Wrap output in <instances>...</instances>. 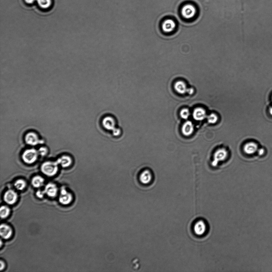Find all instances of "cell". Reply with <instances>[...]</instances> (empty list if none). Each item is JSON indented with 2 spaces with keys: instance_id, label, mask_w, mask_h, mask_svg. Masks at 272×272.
I'll use <instances>...</instances> for the list:
<instances>
[{
  "instance_id": "cell-1",
  "label": "cell",
  "mask_w": 272,
  "mask_h": 272,
  "mask_svg": "<svg viewBox=\"0 0 272 272\" xmlns=\"http://www.w3.org/2000/svg\"><path fill=\"white\" fill-rule=\"evenodd\" d=\"M58 162L47 161L41 166V171L46 175L52 177L55 175L58 171Z\"/></svg>"
},
{
  "instance_id": "cell-2",
  "label": "cell",
  "mask_w": 272,
  "mask_h": 272,
  "mask_svg": "<svg viewBox=\"0 0 272 272\" xmlns=\"http://www.w3.org/2000/svg\"><path fill=\"white\" fill-rule=\"evenodd\" d=\"M103 125L106 129L112 130L114 136H119L121 133V130L115 127L116 122L115 119L111 116L104 118L103 120Z\"/></svg>"
},
{
  "instance_id": "cell-3",
  "label": "cell",
  "mask_w": 272,
  "mask_h": 272,
  "mask_svg": "<svg viewBox=\"0 0 272 272\" xmlns=\"http://www.w3.org/2000/svg\"><path fill=\"white\" fill-rule=\"evenodd\" d=\"M38 154V151L36 149H27L22 154V160L25 163L30 164L33 163L37 160Z\"/></svg>"
},
{
  "instance_id": "cell-4",
  "label": "cell",
  "mask_w": 272,
  "mask_h": 272,
  "mask_svg": "<svg viewBox=\"0 0 272 272\" xmlns=\"http://www.w3.org/2000/svg\"><path fill=\"white\" fill-rule=\"evenodd\" d=\"M181 13L183 17L190 19L195 16L197 13V9L194 5L187 4L182 7Z\"/></svg>"
},
{
  "instance_id": "cell-5",
  "label": "cell",
  "mask_w": 272,
  "mask_h": 272,
  "mask_svg": "<svg viewBox=\"0 0 272 272\" xmlns=\"http://www.w3.org/2000/svg\"><path fill=\"white\" fill-rule=\"evenodd\" d=\"M227 155L228 153L226 149H218L215 153L214 160L212 163V166L215 167L218 165V163L220 161H224L226 158Z\"/></svg>"
},
{
  "instance_id": "cell-6",
  "label": "cell",
  "mask_w": 272,
  "mask_h": 272,
  "mask_svg": "<svg viewBox=\"0 0 272 272\" xmlns=\"http://www.w3.org/2000/svg\"><path fill=\"white\" fill-rule=\"evenodd\" d=\"M193 230L196 235H203L207 230V225L205 221L200 220L196 221L194 224Z\"/></svg>"
},
{
  "instance_id": "cell-7",
  "label": "cell",
  "mask_w": 272,
  "mask_h": 272,
  "mask_svg": "<svg viewBox=\"0 0 272 272\" xmlns=\"http://www.w3.org/2000/svg\"><path fill=\"white\" fill-rule=\"evenodd\" d=\"M73 199L72 195L68 192L64 187L61 188L59 197V201L63 205H67L71 203Z\"/></svg>"
},
{
  "instance_id": "cell-8",
  "label": "cell",
  "mask_w": 272,
  "mask_h": 272,
  "mask_svg": "<svg viewBox=\"0 0 272 272\" xmlns=\"http://www.w3.org/2000/svg\"><path fill=\"white\" fill-rule=\"evenodd\" d=\"M25 142L27 144L30 145H36L42 143L37 135L34 132H29L25 136Z\"/></svg>"
},
{
  "instance_id": "cell-9",
  "label": "cell",
  "mask_w": 272,
  "mask_h": 272,
  "mask_svg": "<svg viewBox=\"0 0 272 272\" xmlns=\"http://www.w3.org/2000/svg\"><path fill=\"white\" fill-rule=\"evenodd\" d=\"M18 195L16 193L12 190H8L5 193L4 200L8 205H13L17 200Z\"/></svg>"
},
{
  "instance_id": "cell-10",
  "label": "cell",
  "mask_w": 272,
  "mask_h": 272,
  "mask_svg": "<svg viewBox=\"0 0 272 272\" xmlns=\"http://www.w3.org/2000/svg\"><path fill=\"white\" fill-rule=\"evenodd\" d=\"M13 231L9 226L2 224L0 227V234L1 237L5 240L8 239L12 236Z\"/></svg>"
},
{
  "instance_id": "cell-11",
  "label": "cell",
  "mask_w": 272,
  "mask_h": 272,
  "mask_svg": "<svg viewBox=\"0 0 272 272\" xmlns=\"http://www.w3.org/2000/svg\"><path fill=\"white\" fill-rule=\"evenodd\" d=\"M153 178L152 174L149 170L142 172L139 176V180L142 184H148L150 183Z\"/></svg>"
},
{
  "instance_id": "cell-12",
  "label": "cell",
  "mask_w": 272,
  "mask_h": 272,
  "mask_svg": "<svg viewBox=\"0 0 272 272\" xmlns=\"http://www.w3.org/2000/svg\"><path fill=\"white\" fill-rule=\"evenodd\" d=\"M176 26L175 22L173 20L171 19H167L162 24V30L165 32L170 33L175 30Z\"/></svg>"
},
{
  "instance_id": "cell-13",
  "label": "cell",
  "mask_w": 272,
  "mask_h": 272,
  "mask_svg": "<svg viewBox=\"0 0 272 272\" xmlns=\"http://www.w3.org/2000/svg\"><path fill=\"white\" fill-rule=\"evenodd\" d=\"M258 145L254 142H250L245 144L244 150L246 154L252 155L258 151Z\"/></svg>"
},
{
  "instance_id": "cell-14",
  "label": "cell",
  "mask_w": 272,
  "mask_h": 272,
  "mask_svg": "<svg viewBox=\"0 0 272 272\" xmlns=\"http://www.w3.org/2000/svg\"><path fill=\"white\" fill-rule=\"evenodd\" d=\"M58 190V188L55 184L50 183L46 186L44 191L49 197L53 198L57 195Z\"/></svg>"
},
{
  "instance_id": "cell-15",
  "label": "cell",
  "mask_w": 272,
  "mask_h": 272,
  "mask_svg": "<svg viewBox=\"0 0 272 272\" xmlns=\"http://www.w3.org/2000/svg\"><path fill=\"white\" fill-rule=\"evenodd\" d=\"M194 127L193 124L191 121H187L183 124L182 127V133L184 136H188L192 134Z\"/></svg>"
},
{
  "instance_id": "cell-16",
  "label": "cell",
  "mask_w": 272,
  "mask_h": 272,
  "mask_svg": "<svg viewBox=\"0 0 272 272\" xmlns=\"http://www.w3.org/2000/svg\"><path fill=\"white\" fill-rule=\"evenodd\" d=\"M206 111L204 109L198 108L195 109L193 113V117L194 119L197 121H201L206 117Z\"/></svg>"
},
{
  "instance_id": "cell-17",
  "label": "cell",
  "mask_w": 272,
  "mask_h": 272,
  "mask_svg": "<svg viewBox=\"0 0 272 272\" xmlns=\"http://www.w3.org/2000/svg\"><path fill=\"white\" fill-rule=\"evenodd\" d=\"M174 88L177 93L184 94L187 93L188 88L186 83L183 81H178L174 85Z\"/></svg>"
},
{
  "instance_id": "cell-18",
  "label": "cell",
  "mask_w": 272,
  "mask_h": 272,
  "mask_svg": "<svg viewBox=\"0 0 272 272\" xmlns=\"http://www.w3.org/2000/svg\"><path fill=\"white\" fill-rule=\"evenodd\" d=\"M58 164H60L63 167L65 168L69 167L72 163V161L70 156L64 155L57 160Z\"/></svg>"
},
{
  "instance_id": "cell-19",
  "label": "cell",
  "mask_w": 272,
  "mask_h": 272,
  "mask_svg": "<svg viewBox=\"0 0 272 272\" xmlns=\"http://www.w3.org/2000/svg\"><path fill=\"white\" fill-rule=\"evenodd\" d=\"M44 180L40 176L34 177L31 180V184L35 188H39L42 187L44 183Z\"/></svg>"
},
{
  "instance_id": "cell-20",
  "label": "cell",
  "mask_w": 272,
  "mask_h": 272,
  "mask_svg": "<svg viewBox=\"0 0 272 272\" xmlns=\"http://www.w3.org/2000/svg\"><path fill=\"white\" fill-rule=\"evenodd\" d=\"M37 4L41 8L47 9L52 5V0H37Z\"/></svg>"
},
{
  "instance_id": "cell-21",
  "label": "cell",
  "mask_w": 272,
  "mask_h": 272,
  "mask_svg": "<svg viewBox=\"0 0 272 272\" xmlns=\"http://www.w3.org/2000/svg\"><path fill=\"white\" fill-rule=\"evenodd\" d=\"M10 213V210L7 206H1L0 209V215L1 218L4 219L8 217Z\"/></svg>"
},
{
  "instance_id": "cell-22",
  "label": "cell",
  "mask_w": 272,
  "mask_h": 272,
  "mask_svg": "<svg viewBox=\"0 0 272 272\" xmlns=\"http://www.w3.org/2000/svg\"><path fill=\"white\" fill-rule=\"evenodd\" d=\"M14 186L18 190H22L26 187V183L22 179H19L14 183Z\"/></svg>"
},
{
  "instance_id": "cell-23",
  "label": "cell",
  "mask_w": 272,
  "mask_h": 272,
  "mask_svg": "<svg viewBox=\"0 0 272 272\" xmlns=\"http://www.w3.org/2000/svg\"><path fill=\"white\" fill-rule=\"evenodd\" d=\"M207 119L209 123L214 124L217 122L218 121V117L215 114L212 113L209 115Z\"/></svg>"
},
{
  "instance_id": "cell-24",
  "label": "cell",
  "mask_w": 272,
  "mask_h": 272,
  "mask_svg": "<svg viewBox=\"0 0 272 272\" xmlns=\"http://www.w3.org/2000/svg\"><path fill=\"white\" fill-rule=\"evenodd\" d=\"M180 115L182 118L184 119H187L190 115L189 110L187 109H184L181 110Z\"/></svg>"
},
{
  "instance_id": "cell-25",
  "label": "cell",
  "mask_w": 272,
  "mask_h": 272,
  "mask_svg": "<svg viewBox=\"0 0 272 272\" xmlns=\"http://www.w3.org/2000/svg\"><path fill=\"white\" fill-rule=\"evenodd\" d=\"M48 151L47 148L42 147L39 149L38 154L42 156H45L48 153Z\"/></svg>"
},
{
  "instance_id": "cell-26",
  "label": "cell",
  "mask_w": 272,
  "mask_h": 272,
  "mask_svg": "<svg viewBox=\"0 0 272 272\" xmlns=\"http://www.w3.org/2000/svg\"><path fill=\"white\" fill-rule=\"evenodd\" d=\"M44 194H45L44 191H41L40 190H38L36 193L37 197L39 198H43Z\"/></svg>"
},
{
  "instance_id": "cell-27",
  "label": "cell",
  "mask_w": 272,
  "mask_h": 272,
  "mask_svg": "<svg viewBox=\"0 0 272 272\" xmlns=\"http://www.w3.org/2000/svg\"><path fill=\"white\" fill-rule=\"evenodd\" d=\"M194 92H195V90H194V88L190 87V88H188L187 93L190 94V95H192V94H193Z\"/></svg>"
},
{
  "instance_id": "cell-28",
  "label": "cell",
  "mask_w": 272,
  "mask_h": 272,
  "mask_svg": "<svg viewBox=\"0 0 272 272\" xmlns=\"http://www.w3.org/2000/svg\"><path fill=\"white\" fill-rule=\"evenodd\" d=\"M257 152H258L259 155L262 156V155H264L265 153V150L263 148L259 149Z\"/></svg>"
},
{
  "instance_id": "cell-29",
  "label": "cell",
  "mask_w": 272,
  "mask_h": 272,
  "mask_svg": "<svg viewBox=\"0 0 272 272\" xmlns=\"http://www.w3.org/2000/svg\"><path fill=\"white\" fill-rule=\"evenodd\" d=\"M1 263V268H0V269H1V271H2V270H3L4 268L5 265L4 263V262H2V261H1V263Z\"/></svg>"
},
{
  "instance_id": "cell-30",
  "label": "cell",
  "mask_w": 272,
  "mask_h": 272,
  "mask_svg": "<svg viewBox=\"0 0 272 272\" xmlns=\"http://www.w3.org/2000/svg\"><path fill=\"white\" fill-rule=\"evenodd\" d=\"M25 2L29 4H31L33 3L35 1V0H25Z\"/></svg>"
},
{
  "instance_id": "cell-31",
  "label": "cell",
  "mask_w": 272,
  "mask_h": 272,
  "mask_svg": "<svg viewBox=\"0 0 272 272\" xmlns=\"http://www.w3.org/2000/svg\"><path fill=\"white\" fill-rule=\"evenodd\" d=\"M269 114L272 116V106L270 107L269 109Z\"/></svg>"
},
{
  "instance_id": "cell-32",
  "label": "cell",
  "mask_w": 272,
  "mask_h": 272,
  "mask_svg": "<svg viewBox=\"0 0 272 272\" xmlns=\"http://www.w3.org/2000/svg\"></svg>"
}]
</instances>
